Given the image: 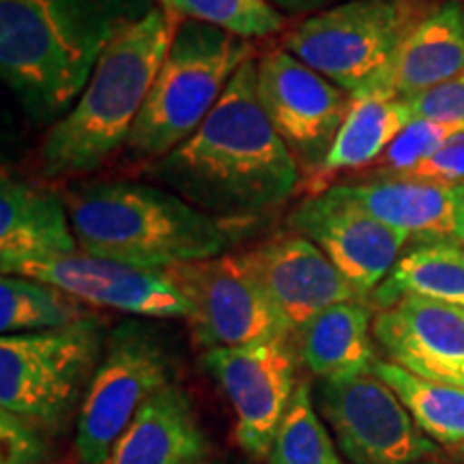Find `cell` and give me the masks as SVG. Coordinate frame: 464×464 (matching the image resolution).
<instances>
[{"mask_svg": "<svg viewBox=\"0 0 464 464\" xmlns=\"http://www.w3.org/2000/svg\"><path fill=\"white\" fill-rule=\"evenodd\" d=\"M269 464H344L338 445L316 413L314 390L310 379H301L290 400L274 448L266 458Z\"/></svg>", "mask_w": 464, "mask_h": 464, "instance_id": "26", "label": "cell"}, {"mask_svg": "<svg viewBox=\"0 0 464 464\" xmlns=\"http://www.w3.org/2000/svg\"><path fill=\"white\" fill-rule=\"evenodd\" d=\"M460 456H462V460H464V445L460 448Z\"/></svg>", "mask_w": 464, "mask_h": 464, "instance_id": "34", "label": "cell"}, {"mask_svg": "<svg viewBox=\"0 0 464 464\" xmlns=\"http://www.w3.org/2000/svg\"><path fill=\"white\" fill-rule=\"evenodd\" d=\"M256 78L266 119L312 181L338 138L353 97L284 48L258 58Z\"/></svg>", "mask_w": 464, "mask_h": 464, "instance_id": "11", "label": "cell"}, {"mask_svg": "<svg viewBox=\"0 0 464 464\" xmlns=\"http://www.w3.org/2000/svg\"><path fill=\"white\" fill-rule=\"evenodd\" d=\"M3 276L50 282L89 307H108L138 318H189L191 305L168 271L140 269L75 252L26 260Z\"/></svg>", "mask_w": 464, "mask_h": 464, "instance_id": "14", "label": "cell"}, {"mask_svg": "<svg viewBox=\"0 0 464 464\" xmlns=\"http://www.w3.org/2000/svg\"><path fill=\"white\" fill-rule=\"evenodd\" d=\"M372 335L387 362L421 379L464 390V307L404 297L374 316Z\"/></svg>", "mask_w": 464, "mask_h": 464, "instance_id": "15", "label": "cell"}, {"mask_svg": "<svg viewBox=\"0 0 464 464\" xmlns=\"http://www.w3.org/2000/svg\"><path fill=\"white\" fill-rule=\"evenodd\" d=\"M108 329L100 316L61 329L3 335L0 406L58 437L67 430L89 392L106 351Z\"/></svg>", "mask_w": 464, "mask_h": 464, "instance_id": "6", "label": "cell"}, {"mask_svg": "<svg viewBox=\"0 0 464 464\" xmlns=\"http://www.w3.org/2000/svg\"><path fill=\"white\" fill-rule=\"evenodd\" d=\"M288 228L316 243L363 301L385 282L409 241L406 232L359 207L340 183L301 200L290 211Z\"/></svg>", "mask_w": 464, "mask_h": 464, "instance_id": "13", "label": "cell"}, {"mask_svg": "<svg viewBox=\"0 0 464 464\" xmlns=\"http://www.w3.org/2000/svg\"><path fill=\"white\" fill-rule=\"evenodd\" d=\"M413 119L464 125V75L432 86L409 100Z\"/></svg>", "mask_w": 464, "mask_h": 464, "instance_id": "30", "label": "cell"}, {"mask_svg": "<svg viewBox=\"0 0 464 464\" xmlns=\"http://www.w3.org/2000/svg\"><path fill=\"white\" fill-rule=\"evenodd\" d=\"M458 75H464V5L443 0L409 33L372 95L409 102Z\"/></svg>", "mask_w": 464, "mask_h": 464, "instance_id": "18", "label": "cell"}, {"mask_svg": "<svg viewBox=\"0 0 464 464\" xmlns=\"http://www.w3.org/2000/svg\"><path fill=\"white\" fill-rule=\"evenodd\" d=\"M142 174L232 230L274 216L297 194L304 172L266 119L256 58L243 63L194 136Z\"/></svg>", "mask_w": 464, "mask_h": 464, "instance_id": "1", "label": "cell"}, {"mask_svg": "<svg viewBox=\"0 0 464 464\" xmlns=\"http://www.w3.org/2000/svg\"><path fill=\"white\" fill-rule=\"evenodd\" d=\"M179 24L166 9L153 7L108 44L82 95L39 144L44 179L92 174L125 149Z\"/></svg>", "mask_w": 464, "mask_h": 464, "instance_id": "3", "label": "cell"}, {"mask_svg": "<svg viewBox=\"0 0 464 464\" xmlns=\"http://www.w3.org/2000/svg\"><path fill=\"white\" fill-rule=\"evenodd\" d=\"M406 177L421 179V181H430L437 185H456L464 183V136L456 138L443 149L437 150L430 160H426L415 170L404 172Z\"/></svg>", "mask_w": 464, "mask_h": 464, "instance_id": "31", "label": "cell"}, {"mask_svg": "<svg viewBox=\"0 0 464 464\" xmlns=\"http://www.w3.org/2000/svg\"><path fill=\"white\" fill-rule=\"evenodd\" d=\"M428 11L426 0H342L301 20L282 48L359 100L372 95Z\"/></svg>", "mask_w": 464, "mask_h": 464, "instance_id": "7", "label": "cell"}, {"mask_svg": "<svg viewBox=\"0 0 464 464\" xmlns=\"http://www.w3.org/2000/svg\"><path fill=\"white\" fill-rule=\"evenodd\" d=\"M166 271L188 297L191 334L207 351L293 335L246 254L228 252Z\"/></svg>", "mask_w": 464, "mask_h": 464, "instance_id": "10", "label": "cell"}, {"mask_svg": "<svg viewBox=\"0 0 464 464\" xmlns=\"http://www.w3.org/2000/svg\"><path fill=\"white\" fill-rule=\"evenodd\" d=\"M65 202L80 252L140 269H172L228 254L235 230L155 183L89 181Z\"/></svg>", "mask_w": 464, "mask_h": 464, "instance_id": "4", "label": "cell"}, {"mask_svg": "<svg viewBox=\"0 0 464 464\" xmlns=\"http://www.w3.org/2000/svg\"><path fill=\"white\" fill-rule=\"evenodd\" d=\"M179 22H200L218 26L235 37L254 42L277 34L286 26V17L266 0H160Z\"/></svg>", "mask_w": 464, "mask_h": 464, "instance_id": "27", "label": "cell"}, {"mask_svg": "<svg viewBox=\"0 0 464 464\" xmlns=\"http://www.w3.org/2000/svg\"><path fill=\"white\" fill-rule=\"evenodd\" d=\"M372 372L402 400L417 428L445 448L464 445V390L421 379L402 365L376 359Z\"/></svg>", "mask_w": 464, "mask_h": 464, "instance_id": "24", "label": "cell"}, {"mask_svg": "<svg viewBox=\"0 0 464 464\" xmlns=\"http://www.w3.org/2000/svg\"><path fill=\"white\" fill-rule=\"evenodd\" d=\"M252 56V42L218 26L181 22L127 138V158L150 164L194 136Z\"/></svg>", "mask_w": 464, "mask_h": 464, "instance_id": "5", "label": "cell"}, {"mask_svg": "<svg viewBox=\"0 0 464 464\" xmlns=\"http://www.w3.org/2000/svg\"><path fill=\"white\" fill-rule=\"evenodd\" d=\"M340 185L359 207L392 228L420 241L454 239V188L387 172Z\"/></svg>", "mask_w": 464, "mask_h": 464, "instance_id": "20", "label": "cell"}, {"mask_svg": "<svg viewBox=\"0 0 464 464\" xmlns=\"http://www.w3.org/2000/svg\"><path fill=\"white\" fill-rule=\"evenodd\" d=\"M295 335L246 346L211 348L202 357L237 417V443L252 458H269L290 400L297 390Z\"/></svg>", "mask_w": 464, "mask_h": 464, "instance_id": "12", "label": "cell"}, {"mask_svg": "<svg viewBox=\"0 0 464 464\" xmlns=\"http://www.w3.org/2000/svg\"><path fill=\"white\" fill-rule=\"evenodd\" d=\"M404 297H421L464 307V247L454 239L420 241L406 249L370 304L381 310Z\"/></svg>", "mask_w": 464, "mask_h": 464, "instance_id": "23", "label": "cell"}, {"mask_svg": "<svg viewBox=\"0 0 464 464\" xmlns=\"http://www.w3.org/2000/svg\"><path fill=\"white\" fill-rule=\"evenodd\" d=\"M314 404L353 464H423L437 445L374 372L316 382Z\"/></svg>", "mask_w": 464, "mask_h": 464, "instance_id": "9", "label": "cell"}, {"mask_svg": "<svg viewBox=\"0 0 464 464\" xmlns=\"http://www.w3.org/2000/svg\"><path fill=\"white\" fill-rule=\"evenodd\" d=\"M168 385L172 359L160 334L140 321L116 324L75 420L78 464L106 462L138 411Z\"/></svg>", "mask_w": 464, "mask_h": 464, "instance_id": "8", "label": "cell"}, {"mask_svg": "<svg viewBox=\"0 0 464 464\" xmlns=\"http://www.w3.org/2000/svg\"><path fill=\"white\" fill-rule=\"evenodd\" d=\"M413 121L409 102L387 100V97H359L353 100L338 138H335L327 160L310 181L316 191L327 189L329 181L340 172H351L376 164L390 144L400 136V131Z\"/></svg>", "mask_w": 464, "mask_h": 464, "instance_id": "22", "label": "cell"}, {"mask_svg": "<svg viewBox=\"0 0 464 464\" xmlns=\"http://www.w3.org/2000/svg\"><path fill=\"white\" fill-rule=\"evenodd\" d=\"M464 136V125L440 123V121L413 119L400 131V136L390 144V149L376 161L379 172L404 174L430 160L437 150L456 138Z\"/></svg>", "mask_w": 464, "mask_h": 464, "instance_id": "28", "label": "cell"}, {"mask_svg": "<svg viewBox=\"0 0 464 464\" xmlns=\"http://www.w3.org/2000/svg\"><path fill=\"white\" fill-rule=\"evenodd\" d=\"M372 323L370 301L329 305L295 334L301 362L318 381L372 372L376 363Z\"/></svg>", "mask_w": 464, "mask_h": 464, "instance_id": "21", "label": "cell"}, {"mask_svg": "<svg viewBox=\"0 0 464 464\" xmlns=\"http://www.w3.org/2000/svg\"><path fill=\"white\" fill-rule=\"evenodd\" d=\"M95 314L89 305L54 284L24 276L0 280V332L3 335L61 329Z\"/></svg>", "mask_w": 464, "mask_h": 464, "instance_id": "25", "label": "cell"}, {"mask_svg": "<svg viewBox=\"0 0 464 464\" xmlns=\"http://www.w3.org/2000/svg\"><path fill=\"white\" fill-rule=\"evenodd\" d=\"M54 434L9 411H0V464H48Z\"/></svg>", "mask_w": 464, "mask_h": 464, "instance_id": "29", "label": "cell"}, {"mask_svg": "<svg viewBox=\"0 0 464 464\" xmlns=\"http://www.w3.org/2000/svg\"><path fill=\"white\" fill-rule=\"evenodd\" d=\"M271 7L280 11L282 15H290V17H297V15H316L321 11H327L335 7V5L342 3V0H266Z\"/></svg>", "mask_w": 464, "mask_h": 464, "instance_id": "32", "label": "cell"}, {"mask_svg": "<svg viewBox=\"0 0 464 464\" xmlns=\"http://www.w3.org/2000/svg\"><path fill=\"white\" fill-rule=\"evenodd\" d=\"M246 256L293 335L329 305L363 301L323 249L297 232L260 243Z\"/></svg>", "mask_w": 464, "mask_h": 464, "instance_id": "16", "label": "cell"}, {"mask_svg": "<svg viewBox=\"0 0 464 464\" xmlns=\"http://www.w3.org/2000/svg\"><path fill=\"white\" fill-rule=\"evenodd\" d=\"M80 252L65 196L48 185L3 172L0 181V266Z\"/></svg>", "mask_w": 464, "mask_h": 464, "instance_id": "17", "label": "cell"}, {"mask_svg": "<svg viewBox=\"0 0 464 464\" xmlns=\"http://www.w3.org/2000/svg\"><path fill=\"white\" fill-rule=\"evenodd\" d=\"M153 7V0H0V73L26 119H63L108 44Z\"/></svg>", "mask_w": 464, "mask_h": 464, "instance_id": "2", "label": "cell"}, {"mask_svg": "<svg viewBox=\"0 0 464 464\" xmlns=\"http://www.w3.org/2000/svg\"><path fill=\"white\" fill-rule=\"evenodd\" d=\"M454 241L464 247V183L454 188Z\"/></svg>", "mask_w": 464, "mask_h": 464, "instance_id": "33", "label": "cell"}, {"mask_svg": "<svg viewBox=\"0 0 464 464\" xmlns=\"http://www.w3.org/2000/svg\"><path fill=\"white\" fill-rule=\"evenodd\" d=\"M196 464H211V462H207V460H200V462H196Z\"/></svg>", "mask_w": 464, "mask_h": 464, "instance_id": "35", "label": "cell"}, {"mask_svg": "<svg viewBox=\"0 0 464 464\" xmlns=\"http://www.w3.org/2000/svg\"><path fill=\"white\" fill-rule=\"evenodd\" d=\"M208 443L194 404L177 382L147 400L103 464H196Z\"/></svg>", "mask_w": 464, "mask_h": 464, "instance_id": "19", "label": "cell"}]
</instances>
